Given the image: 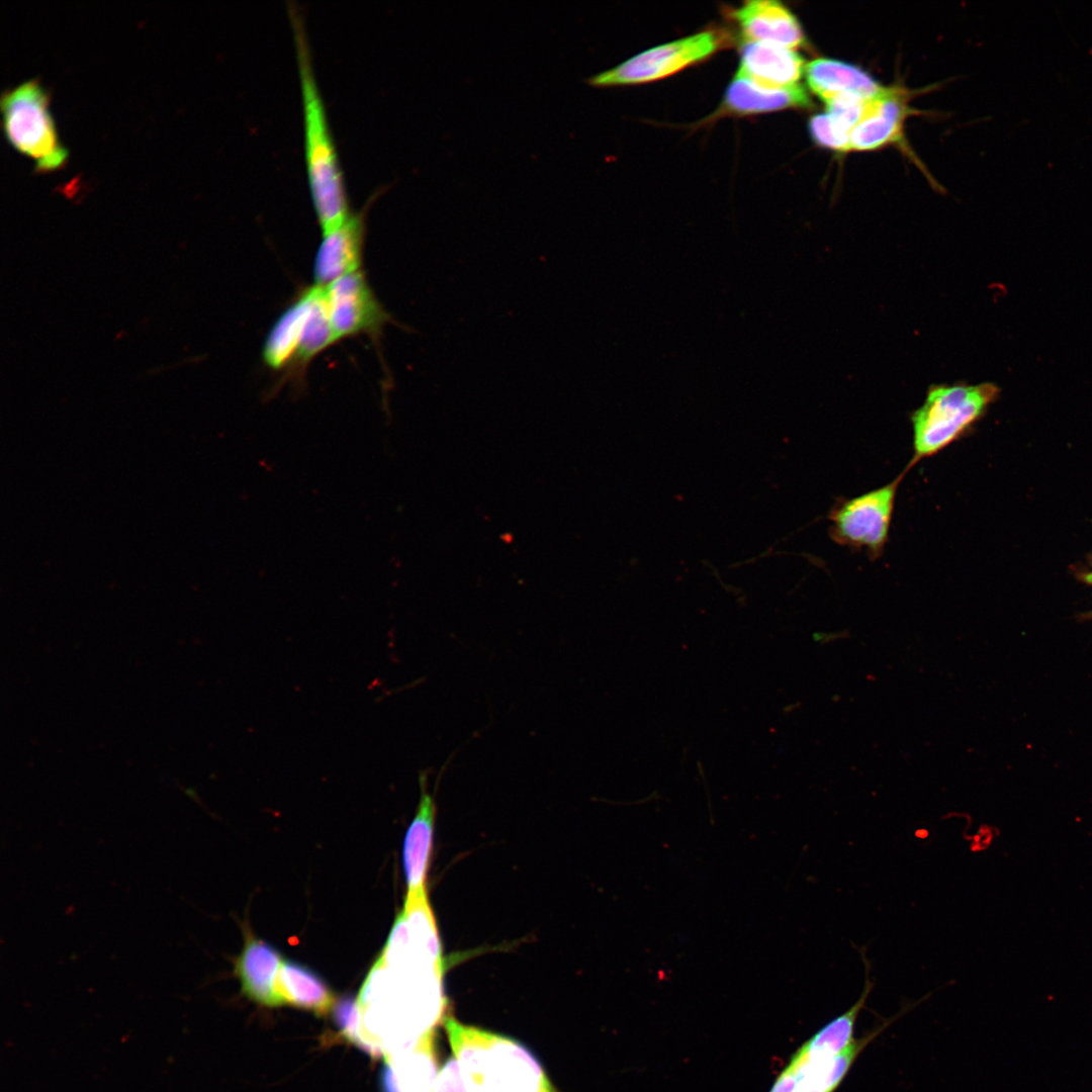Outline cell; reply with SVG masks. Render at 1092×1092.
Masks as SVG:
<instances>
[{"label": "cell", "instance_id": "1", "mask_svg": "<svg viewBox=\"0 0 1092 1092\" xmlns=\"http://www.w3.org/2000/svg\"><path fill=\"white\" fill-rule=\"evenodd\" d=\"M444 969L378 959L359 994L366 1054L388 1057L435 1033L446 1017Z\"/></svg>", "mask_w": 1092, "mask_h": 1092}, {"label": "cell", "instance_id": "2", "mask_svg": "<svg viewBox=\"0 0 1092 1092\" xmlns=\"http://www.w3.org/2000/svg\"><path fill=\"white\" fill-rule=\"evenodd\" d=\"M300 80L304 157L309 192L322 234L339 228L351 214L337 149L312 69L305 28L289 6Z\"/></svg>", "mask_w": 1092, "mask_h": 1092}, {"label": "cell", "instance_id": "3", "mask_svg": "<svg viewBox=\"0 0 1092 1092\" xmlns=\"http://www.w3.org/2000/svg\"><path fill=\"white\" fill-rule=\"evenodd\" d=\"M443 1022L468 1092H555L523 1044L449 1015Z\"/></svg>", "mask_w": 1092, "mask_h": 1092}, {"label": "cell", "instance_id": "4", "mask_svg": "<svg viewBox=\"0 0 1092 1092\" xmlns=\"http://www.w3.org/2000/svg\"><path fill=\"white\" fill-rule=\"evenodd\" d=\"M999 392L992 382L931 386L910 417L913 454L905 469L909 471L970 434Z\"/></svg>", "mask_w": 1092, "mask_h": 1092}, {"label": "cell", "instance_id": "5", "mask_svg": "<svg viewBox=\"0 0 1092 1092\" xmlns=\"http://www.w3.org/2000/svg\"><path fill=\"white\" fill-rule=\"evenodd\" d=\"M49 104V93L37 79L6 89L0 101L6 140L18 153L31 158L40 173L62 169L68 157Z\"/></svg>", "mask_w": 1092, "mask_h": 1092}, {"label": "cell", "instance_id": "6", "mask_svg": "<svg viewBox=\"0 0 1092 1092\" xmlns=\"http://www.w3.org/2000/svg\"><path fill=\"white\" fill-rule=\"evenodd\" d=\"M908 470L891 482L850 498H839L831 508L829 535L833 542L864 551L875 560L889 540L897 490Z\"/></svg>", "mask_w": 1092, "mask_h": 1092}, {"label": "cell", "instance_id": "7", "mask_svg": "<svg viewBox=\"0 0 1092 1092\" xmlns=\"http://www.w3.org/2000/svg\"><path fill=\"white\" fill-rule=\"evenodd\" d=\"M722 35L713 30L701 31L646 50L616 67L585 80L595 87H612L649 83L660 80L698 64L722 46Z\"/></svg>", "mask_w": 1092, "mask_h": 1092}, {"label": "cell", "instance_id": "8", "mask_svg": "<svg viewBox=\"0 0 1092 1092\" xmlns=\"http://www.w3.org/2000/svg\"><path fill=\"white\" fill-rule=\"evenodd\" d=\"M324 287L333 331L341 341L366 335L377 339L389 314L372 291L362 270L342 276Z\"/></svg>", "mask_w": 1092, "mask_h": 1092}, {"label": "cell", "instance_id": "9", "mask_svg": "<svg viewBox=\"0 0 1092 1092\" xmlns=\"http://www.w3.org/2000/svg\"><path fill=\"white\" fill-rule=\"evenodd\" d=\"M367 206L349 217L334 231L323 235L313 263L315 285L362 270Z\"/></svg>", "mask_w": 1092, "mask_h": 1092}, {"label": "cell", "instance_id": "10", "mask_svg": "<svg viewBox=\"0 0 1092 1092\" xmlns=\"http://www.w3.org/2000/svg\"><path fill=\"white\" fill-rule=\"evenodd\" d=\"M733 17L745 41L771 43L791 50L805 43L799 20L779 1H747L734 11Z\"/></svg>", "mask_w": 1092, "mask_h": 1092}, {"label": "cell", "instance_id": "11", "mask_svg": "<svg viewBox=\"0 0 1092 1092\" xmlns=\"http://www.w3.org/2000/svg\"><path fill=\"white\" fill-rule=\"evenodd\" d=\"M320 287L313 284L300 290L269 330L262 348V359L271 370L289 371Z\"/></svg>", "mask_w": 1092, "mask_h": 1092}, {"label": "cell", "instance_id": "12", "mask_svg": "<svg viewBox=\"0 0 1092 1092\" xmlns=\"http://www.w3.org/2000/svg\"><path fill=\"white\" fill-rule=\"evenodd\" d=\"M281 964L274 946L246 931L244 947L234 961V974L243 994L266 1006L281 1005L276 991Z\"/></svg>", "mask_w": 1092, "mask_h": 1092}, {"label": "cell", "instance_id": "13", "mask_svg": "<svg viewBox=\"0 0 1092 1092\" xmlns=\"http://www.w3.org/2000/svg\"><path fill=\"white\" fill-rule=\"evenodd\" d=\"M438 1059L435 1033L415 1046L385 1057L380 1073L381 1092H433Z\"/></svg>", "mask_w": 1092, "mask_h": 1092}, {"label": "cell", "instance_id": "14", "mask_svg": "<svg viewBox=\"0 0 1092 1092\" xmlns=\"http://www.w3.org/2000/svg\"><path fill=\"white\" fill-rule=\"evenodd\" d=\"M811 105L810 97L800 84L776 87L758 83L746 76L736 74L727 87L723 108L734 114L767 113L787 108H804Z\"/></svg>", "mask_w": 1092, "mask_h": 1092}, {"label": "cell", "instance_id": "15", "mask_svg": "<svg viewBox=\"0 0 1092 1092\" xmlns=\"http://www.w3.org/2000/svg\"><path fill=\"white\" fill-rule=\"evenodd\" d=\"M421 798L403 843V867L407 893L427 890L426 882L433 844L436 802L427 790V771L419 776Z\"/></svg>", "mask_w": 1092, "mask_h": 1092}, {"label": "cell", "instance_id": "16", "mask_svg": "<svg viewBox=\"0 0 1092 1092\" xmlns=\"http://www.w3.org/2000/svg\"><path fill=\"white\" fill-rule=\"evenodd\" d=\"M802 57L794 50L756 41H744L740 48L737 73L758 83L785 87L798 84L805 73Z\"/></svg>", "mask_w": 1092, "mask_h": 1092}, {"label": "cell", "instance_id": "17", "mask_svg": "<svg viewBox=\"0 0 1092 1092\" xmlns=\"http://www.w3.org/2000/svg\"><path fill=\"white\" fill-rule=\"evenodd\" d=\"M889 1023L861 1038H854L845 1050L829 1059L807 1060L796 1052L786 1066L795 1080L794 1092H833L861 1051Z\"/></svg>", "mask_w": 1092, "mask_h": 1092}, {"label": "cell", "instance_id": "18", "mask_svg": "<svg viewBox=\"0 0 1092 1092\" xmlns=\"http://www.w3.org/2000/svg\"><path fill=\"white\" fill-rule=\"evenodd\" d=\"M805 76L810 89L823 101L834 95L874 100L888 89L860 68L831 59L811 61L805 67Z\"/></svg>", "mask_w": 1092, "mask_h": 1092}, {"label": "cell", "instance_id": "19", "mask_svg": "<svg viewBox=\"0 0 1092 1092\" xmlns=\"http://www.w3.org/2000/svg\"><path fill=\"white\" fill-rule=\"evenodd\" d=\"M905 100L900 90L890 88L872 100L867 114L850 132V149L876 150L898 141L907 114Z\"/></svg>", "mask_w": 1092, "mask_h": 1092}, {"label": "cell", "instance_id": "20", "mask_svg": "<svg viewBox=\"0 0 1092 1092\" xmlns=\"http://www.w3.org/2000/svg\"><path fill=\"white\" fill-rule=\"evenodd\" d=\"M280 1004H288L318 1016L326 1015L336 1002L327 983L307 967L292 962H282L276 983Z\"/></svg>", "mask_w": 1092, "mask_h": 1092}, {"label": "cell", "instance_id": "21", "mask_svg": "<svg viewBox=\"0 0 1092 1092\" xmlns=\"http://www.w3.org/2000/svg\"><path fill=\"white\" fill-rule=\"evenodd\" d=\"M863 950L862 947L860 956L866 967V980L858 1000L848 1010L831 1020L804 1042L796 1051L801 1057L807 1060L829 1059L841 1053L853 1041L852 1035L856 1018L873 989V982L869 978L870 962L867 960Z\"/></svg>", "mask_w": 1092, "mask_h": 1092}, {"label": "cell", "instance_id": "22", "mask_svg": "<svg viewBox=\"0 0 1092 1092\" xmlns=\"http://www.w3.org/2000/svg\"><path fill=\"white\" fill-rule=\"evenodd\" d=\"M333 1018L341 1036L365 1052V1039L361 1028V1013L358 1001L352 996H343L336 1000Z\"/></svg>", "mask_w": 1092, "mask_h": 1092}, {"label": "cell", "instance_id": "23", "mask_svg": "<svg viewBox=\"0 0 1092 1092\" xmlns=\"http://www.w3.org/2000/svg\"><path fill=\"white\" fill-rule=\"evenodd\" d=\"M809 131L818 146L839 152L851 150L850 131L845 129L827 112L811 117Z\"/></svg>", "mask_w": 1092, "mask_h": 1092}, {"label": "cell", "instance_id": "24", "mask_svg": "<svg viewBox=\"0 0 1092 1092\" xmlns=\"http://www.w3.org/2000/svg\"><path fill=\"white\" fill-rule=\"evenodd\" d=\"M433 1092H468L461 1067L450 1059L437 1077Z\"/></svg>", "mask_w": 1092, "mask_h": 1092}, {"label": "cell", "instance_id": "25", "mask_svg": "<svg viewBox=\"0 0 1092 1092\" xmlns=\"http://www.w3.org/2000/svg\"><path fill=\"white\" fill-rule=\"evenodd\" d=\"M1084 579H1085V580H1086L1087 582H1089V583H1092V571H1091V572H1088V573H1086V574H1085V576H1084Z\"/></svg>", "mask_w": 1092, "mask_h": 1092}, {"label": "cell", "instance_id": "26", "mask_svg": "<svg viewBox=\"0 0 1092 1092\" xmlns=\"http://www.w3.org/2000/svg\"><path fill=\"white\" fill-rule=\"evenodd\" d=\"M1083 618H1085V619H1092V612H1091V613H1088V614H1085V615L1083 616Z\"/></svg>", "mask_w": 1092, "mask_h": 1092}]
</instances>
